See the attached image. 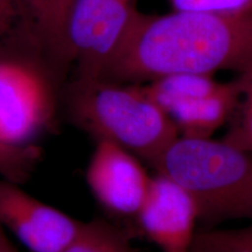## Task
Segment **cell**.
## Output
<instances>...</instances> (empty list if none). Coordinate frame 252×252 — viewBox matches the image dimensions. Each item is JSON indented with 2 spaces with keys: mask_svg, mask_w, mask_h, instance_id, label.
I'll list each match as a JSON object with an SVG mask.
<instances>
[{
  "mask_svg": "<svg viewBox=\"0 0 252 252\" xmlns=\"http://www.w3.org/2000/svg\"><path fill=\"white\" fill-rule=\"evenodd\" d=\"M65 115L94 141L118 145L149 165L180 135L140 84L74 78L67 91Z\"/></svg>",
  "mask_w": 252,
  "mask_h": 252,
  "instance_id": "obj_3",
  "label": "cell"
},
{
  "mask_svg": "<svg viewBox=\"0 0 252 252\" xmlns=\"http://www.w3.org/2000/svg\"><path fill=\"white\" fill-rule=\"evenodd\" d=\"M86 181L96 201L109 213L135 217L152 182L143 161L110 141H96Z\"/></svg>",
  "mask_w": 252,
  "mask_h": 252,
  "instance_id": "obj_7",
  "label": "cell"
},
{
  "mask_svg": "<svg viewBox=\"0 0 252 252\" xmlns=\"http://www.w3.org/2000/svg\"><path fill=\"white\" fill-rule=\"evenodd\" d=\"M150 166L191 195L202 229L252 222V152L223 139L179 135Z\"/></svg>",
  "mask_w": 252,
  "mask_h": 252,
  "instance_id": "obj_2",
  "label": "cell"
},
{
  "mask_svg": "<svg viewBox=\"0 0 252 252\" xmlns=\"http://www.w3.org/2000/svg\"><path fill=\"white\" fill-rule=\"evenodd\" d=\"M252 64V9L237 14L137 11L102 80L145 84L174 74H207Z\"/></svg>",
  "mask_w": 252,
  "mask_h": 252,
  "instance_id": "obj_1",
  "label": "cell"
},
{
  "mask_svg": "<svg viewBox=\"0 0 252 252\" xmlns=\"http://www.w3.org/2000/svg\"><path fill=\"white\" fill-rule=\"evenodd\" d=\"M241 99L238 78L223 83L214 94L176 104L167 112L179 134L188 138H212L231 119Z\"/></svg>",
  "mask_w": 252,
  "mask_h": 252,
  "instance_id": "obj_9",
  "label": "cell"
},
{
  "mask_svg": "<svg viewBox=\"0 0 252 252\" xmlns=\"http://www.w3.org/2000/svg\"><path fill=\"white\" fill-rule=\"evenodd\" d=\"M58 82L39 55L0 54V141L35 145L55 124Z\"/></svg>",
  "mask_w": 252,
  "mask_h": 252,
  "instance_id": "obj_4",
  "label": "cell"
},
{
  "mask_svg": "<svg viewBox=\"0 0 252 252\" xmlns=\"http://www.w3.org/2000/svg\"><path fill=\"white\" fill-rule=\"evenodd\" d=\"M61 252H134L130 236L105 220L83 222L76 237Z\"/></svg>",
  "mask_w": 252,
  "mask_h": 252,
  "instance_id": "obj_12",
  "label": "cell"
},
{
  "mask_svg": "<svg viewBox=\"0 0 252 252\" xmlns=\"http://www.w3.org/2000/svg\"><path fill=\"white\" fill-rule=\"evenodd\" d=\"M137 0H74L64 26V50L74 78H99L137 13Z\"/></svg>",
  "mask_w": 252,
  "mask_h": 252,
  "instance_id": "obj_5",
  "label": "cell"
},
{
  "mask_svg": "<svg viewBox=\"0 0 252 252\" xmlns=\"http://www.w3.org/2000/svg\"><path fill=\"white\" fill-rule=\"evenodd\" d=\"M0 252H18L2 228H0Z\"/></svg>",
  "mask_w": 252,
  "mask_h": 252,
  "instance_id": "obj_19",
  "label": "cell"
},
{
  "mask_svg": "<svg viewBox=\"0 0 252 252\" xmlns=\"http://www.w3.org/2000/svg\"><path fill=\"white\" fill-rule=\"evenodd\" d=\"M74 0H47L41 52L49 67L61 81L70 69L64 50V26Z\"/></svg>",
  "mask_w": 252,
  "mask_h": 252,
  "instance_id": "obj_11",
  "label": "cell"
},
{
  "mask_svg": "<svg viewBox=\"0 0 252 252\" xmlns=\"http://www.w3.org/2000/svg\"><path fill=\"white\" fill-rule=\"evenodd\" d=\"M191 252H252V222L239 229H200Z\"/></svg>",
  "mask_w": 252,
  "mask_h": 252,
  "instance_id": "obj_13",
  "label": "cell"
},
{
  "mask_svg": "<svg viewBox=\"0 0 252 252\" xmlns=\"http://www.w3.org/2000/svg\"><path fill=\"white\" fill-rule=\"evenodd\" d=\"M141 232L161 252H191L198 212L186 189L165 175L152 176L149 193L135 215Z\"/></svg>",
  "mask_w": 252,
  "mask_h": 252,
  "instance_id": "obj_8",
  "label": "cell"
},
{
  "mask_svg": "<svg viewBox=\"0 0 252 252\" xmlns=\"http://www.w3.org/2000/svg\"><path fill=\"white\" fill-rule=\"evenodd\" d=\"M237 78L241 84V99L231 117L234 122L223 140L252 152V64Z\"/></svg>",
  "mask_w": 252,
  "mask_h": 252,
  "instance_id": "obj_15",
  "label": "cell"
},
{
  "mask_svg": "<svg viewBox=\"0 0 252 252\" xmlns=\"http://www.w3.org/2000/svg\"><path fill=\"white\" fill-rule=\"evenodd\" d=\"M42 151L36 145L15 146L0 141V178L24 185L41 161Z\"/></svg>",
  "mask_w": 252,
  "mask_h": 252,
  "instance_id": "obj_14",
  "label": "cell"
},
{
  "mask_svg": "<svg viewBox=\"0 0 252 252\" xmlns=\"http://www.w3.org/2000/svg\"><path fill=\"white\" fill-rule=\"evenodd\" d=\"M175 11L237 14L252 9V0H169Z\"/></svg>",
  "mask_w": 252,
  "mask_h": 252,
  "instance_id": "obj_17",
  "label": "cell"
},
{
  "mask_svg": "<svg viewBox=\"0 0 252 252\" xmlns=\"http://www.w3.org/2000/svg\"><path fill=\"white\" fill-rule=\"evenodd\" d=\"M214 75L174 74L140 84L143 90L166 113L176 104L214 94L222 87Z\"/></svg>",
  "mask_w": 252,
  "mask_h": 252,
  "instance_id": "obj_10",
  "label": "cell"
},
{
  "mask_svg": "<svg viewBox=\"0 0 252 252\" xmlns=\"http://www.w3.org/2000/svg\"><path fill=\"white\" fill-rule=\"evenodd\" d=\"M18 28L17 12L12 0H0V45Z\"/></svg>",
  "mask_w": 252,
  "mask_h": 252,
  "instance_id": "obj_18",
  "label": "cell"
},
{
  "mask_svg": "<svg viewBox=\"0 0 252 252\" xmlns=\"http://www.w3.org/2000/svg\"><path fill=\"white\" fill-rule=\"evenodd\" d=\"M12 2L17 12V31L21 33L26 45L35 49L43 58L41 42L45 27L47 0H12Z\"/></svg>",
  "mask_w": 252,
  "mask_h": 252,
  "instance_id": "obj_16",
  "label": "cell"
},
{
  "mask_svg": "<svg viewBox=\"0 0 252 252\" xmlns=\"http://www.w3.org/2000/svg\"><path fill=\"white\" fill-rule=\"evenodd\" d=\"M20 186L0 178V228L31 252H61L83 222L37 200Z\"/></svg>",
  "mask_w": 252,
  "mask_h": 252,
  "instance_id": "obj_6",
  "label": "cell"
}]
</instances>
